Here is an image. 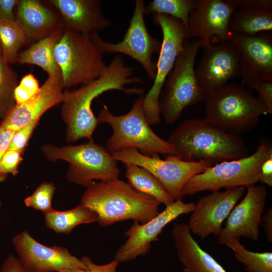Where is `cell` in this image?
Masks as SVG:
<instances>
[{"instance_id": "cell-1", "label": "cell", "mask_w": 272, "mask_h": 272, "mask_svg": "<svg viewBox=\"0 0 272 272\" xmlns=\"http://www.w3.org/2000/svg\"><path fill=\"white\" fill-rule=\"evenodd\" d=\"M135 70V67L125 63L122 55H116L99 78L79 88L63 91L61 117L66 125L67 142H75L82 138L93 140L98 122L92 104L103 93L118 90L127 95H143L142 88L126 87L142 82L141 78L133 76Z\"/></svg>"}, {"instance_id": "cell-2", "label": "cell", "mask_w": 272, "mask_h": 272, "mask_svg": "<svg viewBox=\"0 0 272 272\" xmlns=\"http://www.w3.org/2000/svg\"><path fill=\"white\" fill-rule=\"evenodd\" d=\"M80 203L97 214L101 227L127 220L144 224L159 213L161 204L119 178L94 181L86 188Z\"/></svg>"}, {"instance_id": "cell-3", "label": "cell", "mask_w": 272, "mask_h": 272, "mask_svg": "<svg viewBox=\"0 0 272 272\" xmlns=\"http://www.w3.org/2000/svg\"><path fill=\"white\" fill-rule=\"evenodd\" d=\"M167 141L174 147L176 156L187 161L208 160L216 164L250 155L239 135L224 131L205 118L184 120L171 133Z\"/></svg>"}, {"instance_id": "cell-4", "label": "cell", "mask_w": 272, "mask_h": 272, "mask_svg": "<svg viewBox=\"0 0 272 272\" xmlns=\"http://www.w3.org/2000/svg\"><path fill=\"white\" fill-rule=\"evenodd\" d=\"M144 95L135 99L129 111L123 115L113 114L103 105L97 117L98 123L108 124L113 130L105 148L112 155L123 149L134 148L150 157L159 154L176 155L174 147L151 128L143 108Z\"/></svg>"}, {"instance_id": "cell-5", "label": "cell", "mask_w": 272, "mask_h": 272, "mask_svg": "<svg viewBox=\"0 0 272 272\" xmlns=\"http://www.w3.org/2000/svg\"><path fill=\"white\" fill-rule=\"evenodd\" d=\"M208 122L224 131L239 135L254 128L266 114L257 99L240 85L228 83L207 95Z\"/></svg>"}, {"instance_id": "cell-6", "label": "cell", "mask_w": 272, "mask_h": 272, "mask_svg": "<svg viewBox=\"0 0 272 272\" xmlns=\"http://www.w3.org/2000/svg\"><path fill=\"white\" fill-rule=\"evenodd\" d=\"M41 151L50 162L63 160L69 163L66 180L86 188L95 180L105 181L119 178L117 161L102 145L93 140L78 145L58 147L45 144Z\"/></svg>"}, {"instance_id": "cell-7", "label": "cell", "mask_w": 272, "mask_h": 272, "mask_svg": "<svg viewBox=\"0 0 272 272\" xmlns=\"http://www.w3.org/2000/svg\"><path fill=\"white\" fill-rule=\"evenodd\" d=\"M272 156V145L266 138L261 140L256 151L252 155L215 164L201 173L192 177L183 186L181 198L200 191H218L239 186H253L258 182L261 165Z\"/></svg>"}, {"instance_id": "cell-8", "label": "cell", "mask_w": 272, "mask_h": 272, "mask_svg": "<svg viewBox=\"0 0 272 272\" xmlns=\"http://www.w3.org/2000/svg\"><path fill=\"white\" fill-rule=\"evenodd\" d=\"M200 47L198 40L185 42L165 82L159 108L168 124L177 121L186 107L207 98L208 94L200 88L195 74V58Z\"/></svg>"}, {"instance_id": "cell-9", "label": "cell", "mask_w": 272, "mask_h": 272, "mask_svg": "<svg viewBox=\"0 0 272 272\" xmlns=\"http://www.w3.org/2000/svg\"><path fill=\"white\" fill-rule=\"evenodd\" d=\"M63 88L85 85L99 78L105 69L102 54L89 35L64 30L54 47Z\"/></svg>"}, {"instance_id": "cell-10", "label": "cell", "mask_w": 272, "mask_h": 272, "mask_svg": "<svg viewBox=\"0 0 272 272\" xmlns=\"http://www.w3.org/2000/svg\"><path fill=\"white\" fill-rule=\"evenodd\" d=\"M154 23L161 28L163 40L154 83L144 95L143 108L150 125L158 124L161 120L159 108L160 95L166 80L172 70L177 57L183 49L187 33L179 20L162 14H153Z\"/></svg>"}, {"instance_id": "cell-11", "label": "cell", "mask_w": 272, "mask_h": 272, "mask_svg": "<svg viewBox=\"0 0 272 272\" xmlns=\"http://www.w3.org/2000/svg\"><path fill=\"white\" fill-rule=\"evenodd\" d=\"M145 4L143 0L135 1L133 13L123 39L112 43L103 40L94 32L89 36L103 54L105 53H120L129 56L143 67L150 79H155L157 62L153 56L159 53L162 42L149 33L145 21Z\"/></svg>"}, {"instance_id": "cell-12", "label": "cell", "mask_w": 272, "mask_h": 272, "mask_svg": "<svg viewBox=\"0 0 272 272\" xmlns=\"http://www.w3.org/2000/svg\"><path fill=\"white\" fill-rule=\"evenodd\" d=\"M112 156L117 161L136 165L148 170L161 182L174 201L181 199L182 189L192 177L213 165L208 160L184 161L174 155H167L161 159L159 156L144 155L134 148L123 149Z\"/></svg>"}, {"instance_id": "cell-13", "label": "cell", "mask_w": 272, "mask_h": 272, "mask_svg": "<svg viewBox=\"0 0 272 272\" xmlns=\"http://www.w3.org/2000/svg\"><path fill=\"white\" fill-rule=\"evenodd\" d=\"M195 203H185L182 199L174 201L156 217L144 224L134 221L124 233L126 241L116 251L114 259L126 262L140 256H145L151 248V243L159 240L163 228L179 216L192 212Z\"/></svg>"}, {"instance_id": "cell-14", "label": "cell", "mask_w": 272, "mask_h": 272, "mask_svg": "<svg viewBox=\"0 0 272 272\" xmlns=\"http://www.w3.org/2000/svg\"><path fill=\"white\" fill-rule=\"evenodd\" d=\"M197 82L207 94L241 76V56L230 40L212 45L204 49L195 69Z\"/></svg>"}, {"instance_id": "cell-15", "label": "cell", "mask_w": 272, "mask_h": 272, "mask_svg": "<svg viewBox=\"0 0 272 272\" xmlns=\"http://www.w3.org/2000/svg\"><path fill=\"white\" fill-rule=\"evenodd\" d=\"M12 243L19 258L31 272H57L64 268L88 269L81 258L63 246L40 243L26 231L14 236Z\"/></svg>"}, {"instance_id": "cell-16", "label": "cell", "mask_w": 272, "mask_h": 272, "mask_svg": "<svg viewBox=\"0 0 272 272\" xmlns=\"http://www.w3.org/2000/svg\"><path fill=\"white\" fill-rule=\"evenodd\" d=\"M245 192V187L239 186L201 197L195 203L187 224L191 233L201 239L211 235L218 236L223 222Z\"/></svg>"}, {"instance_id": "cell-17", "label": "cell", "mask_w": 272, "mask_h": 272, "mask_svg": "<svg viewBox=\"0 0 272 272\" xmlns=\"http://www.w3.org/2000/svg\"><path fill=\"white\" fill-rule=\"evenodd\" d=\"M241 56L240 85L253 90L262 82L272 81V36L269 32L252 36L231 35Z\"/></svg>"}, {"instance_id": "cell-18", "label": "cell", "mask_w": 272, "mask_h": 272, "mask_svg": "<svg viewBox=\"0 0 272 272\" xmlns=\"http://www.w3.org/2000/svg\"><path fill=\"white\" fill-rule=\"evenodd\" d=\"M246 189L245 196L233 208L218 236L221 244L231 239L244 237L256 241L259 237V225L267 191L261 185H254Z\"/></svg>"}, {"instance_id": "cell-19", "label": "cell", "mask_w": 272, "mask_h": 272, "mask_svg": "<svg viewBox=\"0 0 272 272\" xmlns=\"http://www.w3.org/2000/svg\"><path fill=\"white\" fill-rule=\"evenodd\" d=\"M235 10L226 0H198L189 15L187 39L198 38L204 49L212 45L214 36L220 42L229 41V21Z\"/></svg>"}, {"instance_id": "cell-20", "label": "cell", "mask_w": 272, "mask_h": 272, "mask_svg": "<svg viewBox=\"0 0 272 272\" xmlns=\"http://www.w3.org/2000/svg\"><path fill=\"white\" fill-rule=\"evenodd\" d=\"M62 78L48 76L39 93L29 101L15 104L0 121V126L16 132L35 120L51 108L61 103L63 98Z\"/></svg>"}, {"instance_id": "cell-21", "label": "cell", "mask_w": 272, "mask_h": 272, "mask_svg": "<svg viewBox=\"0 0 272 272\" xmlns=\"http://www.w3.org/2000/svg\"><path fill=\"white\" fill-rule=\"evenodd\" d=\"M15 20L28 42L34 43L64 30L59 13L48 0H19L15 10Z\"/></svg>"}, {"instance_id": "cell-22", "label": "cell", "mask_w": 272, "mask_h": 272, "mask_svg": "<svg viewBox=\"0 0 272 272\" xmlns=\"http://www.w3.org/2000/svg\"><path fill=\"white\" fill-rule=\"evenodd\" d=\"M59 13L64 30L88 36L112 22L102 13L99 0H48Z\"/></svg>"}, {"instance_id": "cell-23", "label": "cell", "mask_w": 272, "mask_h": 272, "mask_svg": "<svg viewBox=\"0 0 272 272\" xmlns=\"http://www.w3.org/2000/svg\"><path fill=\"white\" fill-rule=\"evenodd\" d=\"M171 236L184 272H227L195 240L187 224L173 223Z\"/></svg>"}, {"instance_id": "cell-24", "label": "cell", "mask_w": 272, "mask_h": 272, "mask_svg": "<svg viewBox=\"0 0 272 272\" xmlns=\"http://www.w3.org/2000/svg\"><path fill=\"white\" fill-rule=\"evenodd\" d=\"M63 32H58L32 43L19 54L17 63L34 64L41 67L48 76L61 77L54 55V47Z\"/></svg>"}, {"instance_id": "cell-25", "label": "cell", "mask_w": 272, "mask_h": 272, "mask_svg": "<svg viewBox=\"0 0 272 272\" xmlns=\"http://www.w3.org/2000/svg\"><path fill=\"white\" fill-rule=\"evenodd\" d=\"M272 30V11L235 10L228 24L231 35L252 36Z\"/></svg>"}, {"instance_id": "cell-26", "label": "cell", "mask_w": 272, "mask_h": 272, "mask_svg": "<svg viewBox=\"0 0 272 272\" xmlns=\"http://www.w3.org/2000/svg\"><path fill=\"white\" fill-rule=\"evenodd\" d=\"M46 226L57 233L70 234L81 224L98 221L97 214L81 203L75 208L64 211L53 209L44 214Z\"/></svg>"}, {"instance_id": "cell-27", "label": "cell", "mask_w": 272, "mask_h": 272, "mask_svg": "<svg viewBox=\"0 0 272 272\" xmlns=\"http://www.w3.org/2000/svg\"><path fill=\"white\" fill-rule=\"evenodd\" d=\"M124 165L125 176L135 190L155 198L166 206L174 201L161 182L148 170L132 164Z\"/></svg>"}, {"instance_id": "cell-28", "label": "cell", "mask_w": 272, "mask_h": 272, "mask_svg": "<svg viewBox=\"0 0 272 272\" xmlns=\"http://www.w3.org/2000/svg\"><path fill=\"white\" fill-rule=\"evenodd\" d=\"M27 43L24 32L15 20L0 21V46L8 63H17L19 54Z\"/></svg>"}, {"instance_id": "cell-29", "label": "cell", "mask_w": 272, "mask_h": 272, "mask_svg": "<svg viewBox=\"0 0 272 272\" xmlns=\"http://www.w3.org/2000/svg\"><path fill=\"white\" fill-rule=\"evenodd\" d=\"M236 259L242 263L247 272H272V252H253L246 249L239 239H231L225 244Z\"/></svg>"}, {"instance_id": "cell-30", "label": "cell", "mask_w": 272, "mask_h": 272, "mask_svg": "<svg viewBox=\"0 0 272 272\" xmlns=\"http://www.w3.org/2000/svg\"><path fill=\"white\" fill-rule=\"evenodd\" d=\"M197 1L153 0L146 6L145 14H162L177 19L183 23L187 33L189 15Z\"/></svg>"}, {"instance_id": "cell-31", "label": "cell", "mask_w": 272, "mask_h": 272, "mask_svg": "<svg viewBox=\"0 0 272 272\" xmlns=\"http://www.w3.org/2000/svg\"><path fill=\"white\" fill-rule=\"evenodd\" d=\"M18 76L4 59L0 46V121L15 104L14 92Z\"/></svg>"}, {"instance_id": "cell-32", "label": "cell", "mask_w": 272, "mask_h": 272, "mask_svg": "<svg viewBox=\"0 0 272 272\" xmlns=\"http://www.w3.org/2000/svg\"><path fill=\"white\" fill-rule=\"evenodd\" d=\"M55 189L54 182H43L33 194L24 199V203L27 207L46 214L53 209L52 199Z\"/></svg>"}, {"instance_id": "cell-33", "label": "cell", "mask_w": 272, "mask_h": 272, "mask_svg": "<svg viewBox=\"0 0 272 272\" xmlns=\"http://www.w3.org/2000/svg\"><path fill=\"white\" fill-rule=\"evenodd\" d=\"M41 86L32 73L25 75L19 82L14 92L15 104L24 103L35 96L40 91Z\"/></svg>"}, {"instance_id": "cell-34", "label": "cell", "mask_w": 272, "mask_h": 272, "mask_svg": "<svg viewBox=\"0 0 272 272\" xmlns=\"http://www.w3.org/2000/svg\"><path fill=\"white\" fill-rule=\"evenodd\" d=\"M39 121V120H35L15 132L8 150L17 151L23 154Z\"/></svg>"}, {"instance_id": "cell-35", "label": "cell", "mask_w": 272, "mask_h": 272, "mask_svg": "<svg viewBox=\"0 0 272 272\" xmlns=\"http://www.w3.org/2000/svg\"><path fill=\"white\" fill-rule=\"evenodd\" d=\"M23 153L15 150H8L0 162V171L7 178L9 174L13 176L19 173V165L23 161Z\"/></svg>"}, {"instance_id": "cell-36", "label": "cell", "mask_w": 272, "mask_h": 272, "mask_svg": "<svg viewBox=\"0 0 272 272\" xmlns=\"http://www.w3.org/2000/svg\"><path fill=\"white\" fill-rule=\"evenodd\" d=\"M88 269H84L77 267L64 268L57 272H116L119 262L115 259L103 265L97 264L93 262L88 256L81 258Z\"/></svg>"}, {"instance_id": "cell-37", "label": "cell", "mask_w": 272, "mask_h": 272, "mask_svg": "<svg viewBox=\"0 0 272 272\" xmlns=\"http://www.w3.org/2000/svg\"><path fill=\"white\" fill-rule=\"evenodd\" d=\"M236 10L272 11L271 0H226Z\"/></svg>"}, {"instance_id": "cell-38", "label": "cell", "mask_w": 272, "mask_h": 272, "mask_svg": "<svg viewBox=\"0 0 272 272\" xmlns=\"http://www.w3.org/2000/svg\"><path fill=\"white\" fill-rule=\"evenodd\" d=\"M257 100L264 109L266 114L272 113V81L261 82L254 88Z\"/></svg>"}, {"instance_id": "cell-39", "label": "cell", "mask_w": 272, "mask_h": 272, "mask_svg": "<svg viewBox=\"0 0 272 272\" xmlns=\"http://www.w3.org/2000/svg\"><path fill=\"white\" fill-rule=\"evenodd\" d=\"M0 272H31L18 257L10 255L3 262Z\"/></svg>"}, {"instance_id": "cell-40", "label": "cell", "mask_w": 272, "mask_h": 272, "mask_svg": "<svg viewBox=\"0 0 272 272\" xmlns=\"http://www.w3.org/2000/svg\"><path fill=\"white\" fill-rule=\"evenodd\" d=\"M19 0H0V21L15 20V10Z\"/></svg>"}, {"instance_id": "cell-41", "label": "cell", "mask_w": 272, "mask_h": 272, "mask_svg": "<svg viewBox=\"0 0 272 272\" xmlns=\"http://www.w3.org/2000/svg\"><path fill=\"white\" fill-rule=\"evenodd\" d=\"M15 132L7 130L0 126V162L3 156L9 149L11 139ZM7 179L0 171V182Z\"/></svg>"}, {"instance_id": "cell-42", "label": "cell", "mask_w": 272, "mask_h": 272, "mask_svg": "<svg viewBox=\"0 0 272 272\" xmlns=\"http://www.w3.org/2000/svg\"><path fill=\"white\" fill-rule=\"evenodd\" d=\"M258 181L269 187L272 186V156L267 158L262 163Z\"/></svg>"}, {"instance_id": "cell-43", "label": "cell", "mask_w": 272, "mask_h": 272, "mask_svg": "<svg viewBox=\"0 0 272 272\" xmlns=\"http://www.w3.org/2000/svg\"><path fill=\"white\" fill-rule=\"evenodd\" d=\"M261 220L264 221L263 224V229L269 242H272V209L269 208Z\"/></svg>"}, {"instance_id": "cell-44", "label": "cell", "mask_w": 272, "mask_h": 272, "mask_svg": "<svg viewBox=\"0 0 272 272\" xmlns=\"http://www.w3.org/2000/svg\"><path fill=\"white\" fill-rule=\"evenodd\" d=\"M2 202H1V201L0 200V210H1V208H2Z\"/></svg>"}, {"instance_id": "cell-45", "label": "cell", "mask_w": 272, "mask_h": 272, "mask_svg": "<svg viewBox=\"0 0 272 272\" xmlns=\"http://www.w3.org/2000/svg\"><path fill=\"white\" fill-rule=\"evenodd\" d=\"M116 272H118L117 271Z\"/></svg>"}]
</instances>
